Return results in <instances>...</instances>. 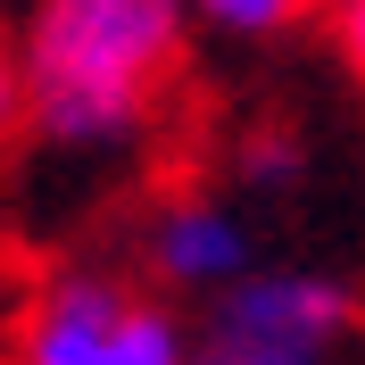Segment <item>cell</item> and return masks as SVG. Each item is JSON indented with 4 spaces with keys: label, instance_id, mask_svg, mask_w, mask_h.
<instances>
[{
    "label": "cell",
    "instance_id": "6da1fadb",
    "mask_svg": "<svg viewBox=\"0 0 365 365\" xmlns=\"http://www.w3.org/2000/svg\"><path fill=\"white\" fill-rule=\"evenodd\" d=\"M191 25V0H34L17 34L25 125L50 150L133 141L175 91Z\"/></svg>",
    "mask_w": 365,
    "mask_h": 365
},
{
    "label": "cell",
    "instance_id": "7a4b0ae2",
    "mask_svg": "<svg viewBox=\"0 0 365 365\" xmlns=\"http://www.w3.org/2000/svg\"><path fill=\"white\" fill-rule=\"evenodd\" d=\"M191 324L158 282L108 266L50 274L17 324V365H191Z\"/></svg>",
    "mask_w": 365,
    "mask_h": 365
},
{
    "label": "cell",
    "instance_id": "3957f363",
    "mask_svg": "<svg viewBox=\"0 0 365 365\" xmlns=\"http://www.w3.org/2000/svg\"><path fill=\"white\" fill-rule=\"evenodd\" d=\"M365 299L324 266H257L225 299H207L191 365H332L357 332Z\"/></svg>",
    "mask_w": 365,
    "mask_h": 365
},
{
    "label": "cell",
    "instance_id": "277c9868",
    "mask_svg": "<svg viewBox=\"0 0 365 365\" xmlns=\"http://www.w3.org/2000/svg\"><path fill=\"white\" fill-rule=\"evenodd\" d=\"M141 274L166 299H225L232 282L257 274V232L250 216L216 191H175L141 225Z\"/></svg>",
    "mask_w": 365,
    "mask_h": 365
},
{
    "label": "cell",
    "instance_id": "5b68a950",
    "mask_svg": "<svg viewBox=\"0 0 365 365\" xmlns=\"http://www.w3.org/2000/svg\"><path fill=\"white\" fill-rule=\"evenodd\" d=\"M307 9H332V0H191V17L207 34H225V42H274V34H291Z\"/></svg>",
    "mask_w": 365,
    "mask_h": 365
},
{
    "label": "cell",
    "instance_id": "8992f818",
    "mask_svg": "<svg viewBox=\"0 0 365 365\" xmlns=\"http://www.w3.org/2000/svg\"><path fill=\"white\" fill-rule=\"evenodd\" d=\"M232 175L250 182V191H291V182L307 175V141H299L291 125H257V133H241V150H232Z\"/></svg>",
    "mask_w": 365,
    "mask_h": 365
},
{
    "label": "cell",
    "instance_id": "52a82bcc",
    "mask_svg": "<svg viewBox=\"0 0 365 365\" xmlns=\"http://www.w3.org/2000/svg\"><path fill=\"white\" fill-rule=\"evenodd\" d=\"M332 58H341L349 83L365 91V0H341V9H332Z\"/></svg>",
    "mask_w": 365,
    "mask_h": 365
},
{
    "label": "cell",
    "instance_id": "ba28073f",
    "mask_svg": "<svg viewBox=\"0 0 365 365\" xmlns=\"http://www.w3.org/2000/svg\"><path fill=\"white\" fill-rule=\"evenodd\" d=\"M9 133H25V58H17V42H0V141Z\"/></svg>",
    "mask_w": 365,
    "mask_h": 365
},
{
    "label": "cell",
    "instance_id": "9c48e42d",
    "mask_svg": "<svg viewBox=\"0 0 365 365\" xmlns=\"http://www.w3.org/2000/svg\"><path fill=\"white\" fill-rule=\"evenodd\" d=\"M332 9H341V0H332Z\"/></svg>",
    "mask_w": 365,
    "mask_h": 365
}]
</instances>
